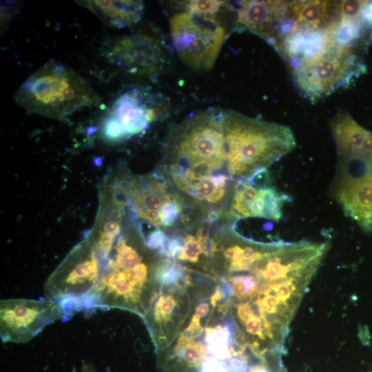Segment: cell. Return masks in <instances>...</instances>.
<instances>
[{"mask_svg": "<svg viewBox=\"0 0 372 372\" xmlns=\"http://www.w3.org/2000/svg\"><path fill=\"white\" fill-rule=\"evenodd\" d=\"M169 28L183 63L196 70L212 68L225 38V30L215 17L179 12L171 17Z\"/></svg>", "mask_w": 372, "mask_h": 372, "instance_id": "8", "label": "cell"}, {"mask_svg": "<svg viewBox=\"0 0 372 372\" xmlns=\"http://www.w3.org/2000/svg\"><path fill=\"white\" fill-rule=\"evenodd\" d=\"M221 122L225 141L227 172L234 182L249 180L266 172L296 145L287 126L226 110Z\"/></svg>", "mask_w": 372, "mask_h": 372, "instance_id": "4", "label": "cell"}, {"mask_svg": "<svg viewBox=\"0 0 372 372\" xmlns=\"http://www.w3.org/2000/svg\"><path fill=\"white\" fill-rule=\"evenodd\" d=\"M368 3L367 1H338L340 24L359 23L360 18Z\"/></svg>", "mask_w": 372, "mask_h": 372, "instance_id": "17", "label": "cell"}, {"mask_svg": "<svg viewBox=\"0 0 372 372\" xmlns=\"http://www.w3.org/2000/svg\"><path fill=\"white\" fill-rule=\"evenodd\" d=\"M121 206L99 208L87 234L100 273L84 309H119L143 318L159 292L164 256L149 245L142 227Z\"/></svg>", "mask_w": 372, "mask_h": 372, "instance_id": "1", "label": "cell"}, {"mask_svg": "<svg viewBox=\"0 0 372 372\" xmlns=\"http://www.w3.org/2000/svg\"><path fill=\"white\" fill-rule=\"evenodd\" d=\"M287 196L273 186L260 185L255 178L237 182L231 198L227 219L236 220L247 218H260L278 220Z\"/></svg>", "mask_w": 372, "mask_h": 372, "instance_id": "12", "label": "cell"}, {"mask_svg": "<svg viewBox=\"0 0 372 372\" xmlns=\"http://www.w3.org/2000/svg\"><path fill=\"white\" fill-rule=\"evenodd\" d=\"M287 17L291 30L316 31L330 28L333 18H338V1H296L288 4Z\"/></svg>", "mask_w": 372, "mask_h": 372, "instance_id": "15", "label": "cell"}, {"mask_svg": "<svg viewBox=\"0 0 372 372\" xmlns=\"http://www.w3.org/2000/svg\"><path fill=\"white\" fill-rule=\"evenodd\" d=\"M113 178L129 214L139 224L145 223L165 234L193 226L190 211L158 171Z\"/></svg>", "mask_w": 372, "mask_h": 372, "instance_id": "6", "label": "cell"}, {"mask_svg": "<svg viewBox=\"0 0 372 372\" xmlns=\"http://www.w3.org/2000/svg\"><path fill=\"white\" fill-rule=\"evenodd\" d=\"M225 5V1L212 0L190 1L185 3V12L193 14L215 17Z\"/></svg>", "mask_w": 372, "mask_h": 372, "instance_id": "18", "label": "cell"}, {"mask_svg": "<svg viewBox=\"0 0 372 372\" xmlns=\"http://www.w3.org/2000/svg\"><path fill=\"white\" fill-rule=\"evenodd\" d=\"M289 3L281 1H242L236 25L276 45L287 16Z\"/></svg>", "mask_w": 372, "mask_h": 372, "instance_id": "14", "label": "cell"}, {"mask_svg": "<svg viewBox=\"0 0 372 372\" xmlns=\"http://www.w3.org/2000/svg\"><path fill=\"white\" fill-rule=\"evenodd\" d=\"M221 116L207 110L176 125L158 170L189 209L213 217L227 210L236 184L227 172Z\"/></svg>", "mask_w": 372, "mask_h": 372, "instance_id": "2", "label": "cell"}, {"mask_svg": "<svg viewBox=\"0 0 372 372\" xmlns=\"http://www.w3.org/2000/svg\"><path fill=\"white\" fill-rule=\"evenodd\" d=\"M79 4L95 14L105 24L115 28L132 27L143 14L140 1H81Z\"/></svg>", "mask_w": 372, "mask_h": 372, "instance_id": "16", "label": "cell"}, {"mask_svg": "<svg viewBox=\"0 0 372 372\" xmlns=\"http://www.w3.org/2000/svg\"><path fill=\"white\" fill-rule=\"evenodd\" d=\"M14 99L30 112L57 120L101 103L87 80L68 65L52 59L24 81Z\"/></svg>", "mask_w": 372, "mask_h": 372, "instance_id": "5", "label": "cell"}, {"mask_svg": "<svg viewBox=\"0 0 372 372\" xmlns=\"http://www.w3.org/2000/svg\"><path fill=\"white\" fill-rule=\"evenodd\" d=\"M161 110V107L146 103L141 92H127L115 101L105 119V135L118 140L141 133L158 118Z\"/></svg>", "mask_w": 372, "mask_h": 372, "instance_id": "13", "label": "cell"}, {"mask_svg": "<svg viewBox=\"0 0 372 372\" xmlns=\"http://www.w3.org/2000/svg\"><path fill=\"white\" fill-rule=\"evenodd\" d=\"M107 56L131 74L152 78L162 71L165 54L163 41L154 30L145 27L112 41Z\"/></svg>", "mask_w": 372, "mask_h": 372, "instance_id": "11", "label": "cell"}, {"mask_svg": "<svg viewBox=\"0 0 372 372\" xmlns=\"http://www.w3.org/2000/svg\"><path fill=\"white\" fill-rule=\"evenodd\" d=\"M71 314L60 300L14 298L1 300L0 335L3 342L24 343L48 324Z\"/></svg>", "mask_w": 372, "mask_h": 372, "instance_id": "10", "label": "cell"}, {"mask_svg": "<svg viewBox=\"0 0 372 372\" xmlns=\"http://www.w3.org/2000/svg\"><path fill=\"white\" fill-rule=\"evenodd\" d=\"M191 281L188 272L161 280L159 292L143 318L156 351L171 343L189 313Z\"/></svg>", "mask_w": 372, "mask_h": 372, "instance_id": "9", "label": "cell"}, {"mask_svg": "<svg viewBox=\"0 0 372 372\" xmlns=\"http://www.w3.org/2000/svg\"><path fill=\"white\" fill-rule=\"evenodd\" d=\"M336 149L331 195L347 216L372 230V133L347 112L330 123Z\"/></svg>", "mask_w": 372, "mask_h": 372, "instance_id": "3", "label": "cell"}, {"mask_svg": "<svg viewBox=\"0 0 372 372\" xmlns=\"http://www.w3.org/2000/svg\"><path fill=\"white\" fill-rule=\"evenodd\" d=\"M359 70L351 47L327 33L315 46L300 52L293 76L304 96L316 102L347 85Z\"/></svg>", "mask_w": 372, "mask_h": 372, "instance_id": "7", "label": "cell"}]
</instances>
